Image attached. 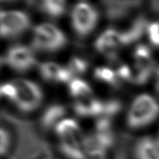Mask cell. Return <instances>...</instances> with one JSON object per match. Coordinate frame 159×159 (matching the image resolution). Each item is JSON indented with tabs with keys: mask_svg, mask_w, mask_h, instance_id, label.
Returning <instances> with one entry per match:
<instances>
[{
	"mask_svg": "<svg viewBox=\"0 0 159 159\" xmlns=\"http://www.w3.org/2000/svg\"><path fill=\"white\" fill-rule=\"evenodd\" d=\"M67 43L65 34L52 23H40L35 26L32 36V45L39 51L57 52Z\"/></svg>",
	"mask_w": 159,
	"mask_h": 159,
	"instance_id": "7a4b0ae2",
	"label": "cell"
},
{
	"mask_svg": "<svg viewBox=\"0 0 159 159\" xmlns=\"http://www.w3.org/2000/svg\"><path fill=\"white\" fill-rule=\"evenodd\" d=\"M16 86L17 95L14 104L22 112L30 113L36 111L43 101L41 88L30 80L16 79L12 80Z\"/></svg>",
	"mask_w": 159,
	"mask_h": 159,
	"instance_id": "3957f363",
	"label": "cell"
},
{
	"mask_svg": "<svg viewBox=\"0 0 159 159\" xmlns=\"http://www.w3.org/2000/svg\"><path fill=\"white\" fill-rule=\"evenodd\" d=\"M94 77L95 79L101 82L116 86L118 83V75L116 71H115L109 67H98L94 70Z\"/></svg>",
	"mask_w": 159,
	"mask_h": 159,
	"instance_id": "e0dca14e",
	"label": "cell"
},
{
	"mask_svg": "<svg viewBox=\"0 0 159 159\" xmlns=\"http://www.w3.org/2000/svg\"><path fill=\"white\" fill-rule=\"evenodd\" d=\"M147 36L152 45L159 48V21H153L147 27Z\"/></svg>",
	"mask_w": 159,
	"mask_h": 159,
	"instance_id": "44dd1931",
	"label": "cell"
},
{
	"mask_svg": "<svg viewBox=\"0 0 159 159\" xmlns=\"http://www.w3.org/2000/svg\"><path fill=\"white\" fill-rule=\"evenodd\" d=\"M157 142H158V144H159V134H158V139H157Z\"/></svg>",
	"mask_w": 159,
	"mask_h": 159,
	"instance_id": "4316f807",
	"label": "cell"
},
{
	"mask_svg": "<svg viewBox=\"0 0 159 159\" xmlns=\"http://www.w3.org/2000/svg\"><path fill=\"white\" fill-rule=\"evenodd\" d=\"M1 139H0V142H1V145H0V151H1V155L4 156L6 152H8V148L10 146V135L8 134V132L4 129L1 128Z\"/></svg>",
	"mask_w": 159,
	"mask_h": 159,
	"instance_id": "603a6c76",
	"label": "cell"
},
{
	"mask_svg": "<svg viewBox=\"0 0 159 159\" xmlns=\"http://www.w3.org/2000/svg\"><path fill=\"white\" fill-rule=\"evenodd\" d=\"M68 69L72 73L73 75H83L88 68V62L78 57H73L68 63Z\"/></svg>",
	"mask_w": 159,
	"mask_h": 159,
	"instance_id": "d6986e66",
	"label": "cell"
},
{
	"mask_svg": "<svg viewBox=\"0 0 159 159\" xmlns=\"http://www.w3.org/2000/svg\"><path fill=\"white\" fill-rule=\"evenodd\" d=\"M96 128L98 133H109L111 128V120L110 117L107 116H102L97 121Z\"/></svg>",
	"mask_w": 159,
	"mask_h": 159,
	"instance_id": "cb8c5ba5",
	"label": "cell"
},
{
	"mask_svg": "<svg viewBox=\"0 0 159 159\" xmlns=\"http://www.w3.org/2000/svg\"><path fill=\"white\" fill-rule=\"evenodd\" d=\"M147 27L148 25L144 18L140 17L135 20L130 28L121 32L123 45H129L139 40L142 37V35L145 34V30H147Z\"/></svg>",
	"mask_w": 159,
	"mask_h": 159,
	"instance_id": "4fadbf2b",
	"label": "cell"
},
{
	"mask_svg": "<svg viewBox=\"0 0 159 159\" xmlns=\"http://www.w3.org/2000/svg\"><path fill=\"white\" fill-rule=\"evenodd\" d=\"M155 86L156 89L159 93V69L157 72V75H156V81H155Z\"/></svg>",
	"mask_w": 159,
	"mask_h": 159,
	"instance_id": "d4e9b609",
	"label": "cell"
},
{
	"mask_svg": "<svg viewBox=\"0 0 159 159\" xmlns=\"http://www.w3.org/2000/svg\"><path fill=\"white\" fill-rule=\"evenodd\" d=\"M135 159H159V144L150 137L139 139L135 145Z\"/></svg>",
	"mask_w": 159,
	"mask_h": 159,
	"instance_id": "8fae6325",
	"label": "cell"
},
{
	"mask_svg": "<svg viewBox=\"0 0 159 159\" xmlns=\"http://www.w3.org/2000/svg\"><path fill=\"white\" fill-rule=\"evenodd\" d=\"M31 25L27 13L21 11L9 10L0 13V33L2 38L10 39L19 36Z\"/></svg>",
	"mask_w": 159,
	"mask_h": 159,
	"instance_id": "5b68a950",
	"label": "cell"
},
{
	"mask_svg": "<svg viewBox=\"0 0 159 159\" xmlns=\"http://www.w3.org/2000/svg\"><path fill=\"white\" fill-rule=\"evenodd\" d=\"M104 102L97 98H87L76 102L74 110L80 116H98L104 114Z\"/></svg>",
	"mask_w": 159,
	"mask_h": 159,
	"instance_id": "30bf717a",
	"label": "cell"
},
{
	"mask_svg": "<svg viewBox=\"0 0 159 159\" xmlns=\"http://www.w3.org/2000/svg\"><path fill=\"white\" fill-rule=\"evenodd\" d=\"M69 93L74 98L79 99H87L89 98L93 90L90 85L83 80L79 78H74L69 84Z\"/></svg>",
	"mask_w": 159,
	"mask_h": 159,
	"instance_id": "9a60e30c",
	"label": "cell"
},
{
	"mask_svg": "<svg viewBox=\"0 0 159 159\" xmlns=\"http://www.w3.org/2000/svg\"><path fill=\"white\" fill-rule=\"evenodd\" d=\"M56 134L61 141H69L82 139L78 122L71 118L62 119L55 128Z\"/></svg>",
	"mask_w": 159,
	"mask_h": 159,
	"instance_id": "9c48e42d",
	"label": "cell"
},
{
	"mask_svg": "<svg viewBox=\"0 0 159 159\" xmlns=\"http://www.w3.org/2000/svg\"><path fill=\"white\" fill-rule=\"evenodd\" d=\"M95 49L102 54L111 56L116 53L118 49L123 45L121 32L117 31L114 28H109L101 33L96 39Z\"/></svg>",
	"mask_w": 159,
	"mask_h": 159,
	"instance_id": "52a82bcc",
	"label": "cell"
},
{
	"mask_svg": "<svg viewBox=\"0 0 159 159\" xmlns=\"http://www.w3.org/2000/svg\"><path fill=\"white\" fill-rule=\"evenodd\" d=\"M134 58L135 65L150 67L152 66V52L145 45H139L135 48L134 52Z\"/></svg>",
	"mask_w": 159,
	"mask_h": 159,
	"instance_id": "ac0fdd59",
	"label": "cell"
},
{
	"mask_svg": "<svg viewBox=\"0 0 159 159\" xmlns=\"http://www.w3.org/2000/svg\"><path fill=\"white\" fill-rule=\"evenodd\" d=\"M159 116V103L148 93L138 95L132 102L127 114V123L130 128H145Z\"/></svg>",
	"mask_w": 159,
	"mask_h": 159,
	"instance_id": "6da1fadb",
	"label": "cell"
},
{
	"mask_svg": "<svg viewBox=\"0 0 159 159\" xmlns=\"http://www.w3.org/2000/svg\"><path fill=\"white\" fill-rule=\"evenodd\" d=\"M121 110V103L116 100H110L104 102V116L111 117Z\"/></svg>",
	"mask_w": 159,
	"mask_h": 159,
	"instance_id": "7402d4cb",
	"label": "cell"
},
{
	"mask_svg": "<svg viewBox=\"0 0 159 159\" xmlns=\"http://www.w3.org/2000/svg\"><path fill=\"white\" fill-rule=\"evenodd\" d=\"M4 62L17 72H26L35 65L37 60L33 49L29 46L15 45L8 49L4 56Z\"/></svg>",
	"mask_w": 159,
	"mask_h": 159,
	"instance_id": "8992f818",
	"label": "cell"
},
{
	"mask_svg": "<svg viewBox=\"0 0 159 159\" xmlns=\"http://www.w3.org/2000/svg\"><path fill=\"white\" fill-rule=\"evenodd\" d=\"M62 152L70 159H86L87 152L84 145V139L69 141H61Z\"/></svg>",
	"mask_w": 159,
	"mask_h": 159,
	"instance_id": "5bb4252c",
	"label": "cell"
},
{
	"mask_svg": "<svg viewBox=\"0 0 159 159\" xmlns=\"http://www.w3.org/2000/svg\"><path fill=\"white\" fill-rule=\"evenodd\" d=\"M66 113L65 108L60 104H52L43 112L41 116V124L45 128L55 127L62 121Z\"/></svg>",
	"mask_w": 159,
	"mask_h": 159,
	"instance_id": "7c38bea8",
	"label": "cell"
},
{
	"mask_svg": "<svg viewBox=\"0 0 159 159\" xmlns=\"http://www.w3.org/2000/svg\"><path fill=\"white\" fill-rule=\"evenodd\" d=\"M67 7L65 1H57V0H46L43 1L40 4V9L43 12L48 15L49 16L57 18L64 14Z\"/></svg>",
	"mask_w": 159,
	"mask_h": 159,
	"instance_id": "2e32d148",
	"label": "cell"
},
{
	"mask_svg": "<svg viewBox=\"0 0 159 159\" xmlns=\"http://www.w3.org/2000/svg\"><path fill=\"white\" fill-rule=\"evenodd\" d=\"M39 71L43 79L46 81L69 84L74 78L68 67H63L54 62H42Z\"/></svg>",
	"mask_w": 159,
	"mask_h": 159,
	"instance_id": "ba28073f",
	"label": "cell"
},
{
	"mask_svg": "<svg viewBox=\"0 0 159 159\" xmlns=\"http://www.w3.org/2000/svg\"><path fill=\"white\" fill-rule=\"evenodd\" d=\"M71 25L74 31L81 37L90 34L97 26L98 12L87 2H79L71 10Z\"/></svg>",
	"mask_w": 159,
	"mask_h": 159,
	"instance_id": "277c9868",
	"label": "cell"
},
{
	"mask_svg": "<svg viewBox=\"0 0 159 159\" xmlns=\"http://www.w3.org/2000/svg\"><path fill=\"white\" fill-rule=\"evenodd\" d=\"M152 8H153L156 11H158L159 12V1L152 2Z\"/></svg>",
	"mask_w": 159,
	"mask_h": 159,
	"instance_id": "484cf974",
	"label": "cell"
},
{
	"mask_svg": "<svg viewBox=\"0 0 159 159\" xmlns=\"http://www.w3.org/2000/svg\"><path fill=\"white\" fill-rule=\"evenodd\" d=\"M0 90H1V96L2 97L5 98L8 100L14 103L16 95H17V91H16V86L12 81L2 84Z\"/></svg>",
	"mask_w": 159,
	"mask_h": 159,
	"instance_id": "ffe728a7",
	"label": "cell"
}]
</instances>
